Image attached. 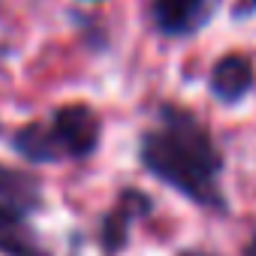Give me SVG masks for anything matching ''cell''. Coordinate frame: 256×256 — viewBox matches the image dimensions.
Segmentation results:
<instances>
[{"label": "cell", "instance_id": "obj_2", "mask_svg": "<svg viewBox=\"0 0 256 256\" xmlns=\"http://www.w3.org/2000/svg\"><path fill=\"white\" fill-rule=\"evenodd\" d=\"M102 139V118L88 102H66L58 106L46 120L22 124L12 133V151L34 163H66V160H88L96 154Z\"/></svg>", "mask_w": 256, "mask_h": 256}, {"label": "cell", "instance_id": "obj_6", "mask_svg": "<svg viewBox=\"0 0 256 256\" xmlns=\"http://www.w3.org/2000/svg\"><path fill=\"white\" fill-rule=\"evenodd\" d=\"M0 202L6 208L30 217L36 214L46 199H42V178L28 172V169H12L0 163Z\"/></svg>", "mask_w": 256, "mask_h": 256}, {"label": "cell", "instance_id": "obj_9", "mask_svg": "<svg viewBox=\"0 0 256 256\" xmlns=\"http://www.w3.org/2000/svg\"><path fill=\"white\" fill-rule=\"evenodd\" d=\"M244 256H256V232H253V238H250V244L244 247Z\"/></svg>", "mask_w": 256, "mask_h": 256}, {"label": "cell", "instance_id": "obj_10", "mask_svg": "<svg viewBox=\"0 0 256 256\" xmlns=\"http://www.w3.org/2000/svg\"><path fill=\"white\" fill-rule=\"evenodd\" d=\"M178 256H214V253H202V250H181Z\"/></svg>", "mask_w": 256, "mask_h": 256}, {"label": "cell", "instance_id": "obj_3", "mask_svg": "<svg viewBox=\"0 0 256 256\" xmlns=\"http://www.w3.org/2000/svg\"><path fill=\"white\" fill-rule=\"evenodd\" d=\"M151 211H154V199L148 193H142L139 187L120 190L114 205L100 217V250H102V256H118L120 250H126L133 226L139 220H145Z\"/></svg>", "mask_w": 256, "mask_h": 256}, {"label": "cell", "instance_id": "obj_1", "mask_svg": "<svg viewBox=\"0 0 256 256\" xmlns=\"http://www.w3.org/2000/svg\"><path fill=\"white\" fill-rule=\"evenodd\" d=\"M139 163L160 184L208 211H229L223 196V154L202 118L178 102H160L139 136Z\"/></svg>", "mask_w": 256, "mask_h": 256}, {"label": "cell", "instance_id": "obj_5", "mask_svg": "<svg viewBox=\"0 0 256 256\" xmlns=\"http://www.w3.org/2000/svg\"><path fill=\"white\" fill-rule=\"evenodd\" d=\"M253 82H256L253 60L241 52H232L214 64V70L208 76V94L220 106H238L253 90Z\"/></svg>", "mask_w": 256, "mask_h": 256}, {"label": "cell", "instance_id": "obj_8", "mask_svg": "<svg viewBox=\"0 0 256 256\" xmlns=\"http://www.w3.org/2000/svg\"><path fill=\"white\" fill-rule=\"evenodd\" d=\"M256 16V0H238L235 10H232V18L241 22V18H253Z\"/></svg>", "mask_w": 256, "mask_h": 256}, {"label": "cell", "instance_id": "obj_7", "mask_svg": "<svg viewBox=\"0 0 256 256\" xmlns=\"http://www.w3.org/2000/svg\"><path fill=\"white\" fill-rule=\"evenodd\" d=\"M0 253L4 256H52L24 214L0 202Z\"/></svg>", "mask_w": 256, "mask_h": 256}, {"label": "cell", "instance_id": "obj_4", "mask_svg": "<svg viewBox=\"0 0 256 256\" xmlns=\"http://www.w3.org/2000/svg\"><path fill=\"white\" fill-rule=\"evenodd\" d=\"M223 0H151V24L172 40L202 34L220 12Z\"/></svg>", "mask_w": 256, "mask_h": 256}]
</instances>
